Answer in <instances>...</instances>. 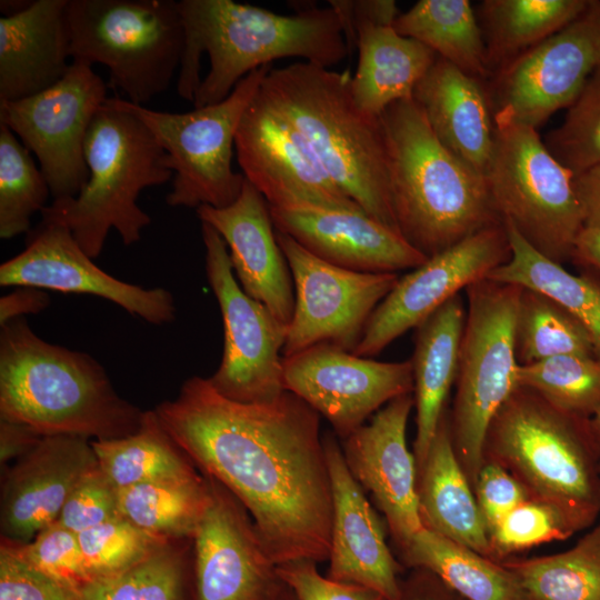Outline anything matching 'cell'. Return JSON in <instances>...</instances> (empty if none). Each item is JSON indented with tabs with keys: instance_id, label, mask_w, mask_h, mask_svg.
Here are the masks:
<instances>
[{
	"instance_id": "58",
	"label": "cell",
	"mask_w": 600,
	"mask_h": 600,
	"mask_svg": "<svg viewBox=\"0 0 600 600\" xmlns=\"http://www.w3.org/2000/svg\"><path fill=\"white\" fill-rule=\"evenodd\" d=\"M599 471H600V467H599Z\"/></svg>"
},
{
	"instance_id": "15",
	"label": "cell",
	"mask_w": 600,
	"mask_h": 600,
	"mask_svg": "<svg viewBox=\"0 0 600 600\" xmlns=\"http://www.w3.org/2000/svg\"><path fill=\"white\" fill-rule=\"evenodd\" d=\"M293 287L294 310L282 357L317 344L353 352L378 304L399 280L397 272H359L331 264L276 230Z\"/></svg>"
},
{
	"instance_id": "48",
	"label": "cell",
	"mask_w": 600,
	"mask_h": 600,
	"mask_svg": "<svg viewBox=\"0 0 600 600\" xmlns=\"http://www.w3.org/2000/svg\"><path fill=\"white\" fill-rule=\"evenodd\" d=\"M277 573L298 600H387L371 588L322 576L317 569V562L310 560L277 566Z\"/></svg>"
},
{
	"instance_id": "51",
	"label": "cell",
	"mask_w": 600,
	"mask_h": 600,
	"mask_svg": "<svg viewBox=\"0 0 600 600\" xmlns=\"http://www.w3.org/2000/svg\"><path fill=\"white\" fill-rule=\"evenodd\" d=\"M397 600H466L426 569H410Z\"/></svg>"
},
{
	"instance_id": "30",
	"label": "cell",
	"mask_w": 600,
	"mask_h": 600,
	"mask_svg": "<svg viewBox=\"0 0 600 600\" xmlns=\"http://www.w3.org/2000/svg\"><path fill=\"white\" fill-rule=\"evenodd\" d=\"M356 33L359 59L351 78L352 96L366 113L380 117L390 104L412 99L437 54L399 34L392 24L367 21L357 27Z\"/></svg>"
},
{
	"instance_id": "17",
	"label": "cell",
	"mask_w": 600,
	"mask_h": 600,
	"mask_svg": "<svg viewBox=\"0 0 600 600\" xmlns=\"http://www.w3.org/2000/svg\"><path fill=\"white\" fill-rule=\"evenodd\" d=\"M282 379L342 440L382 406L413 391L411 360L381 362L326 343L283 357Z\"/></svg>"
},
{
	"instance_id": "12",
	"label": "cell",
	"mask_w": 600,
	"mask_h": 600,
	"mask_svg": "<svg viewBox=\"0 0 600 600\" xmlns=\"http://www.w3.org/2000/svg\"><path fill=\"white\" fill-rule=\"evenodd\" d=\"M201 237L207 278L220 307L224 334L221 362L208 380L229 400L248 404L273 403L287 391L280 353L288 326L242 290L221 236L201 222Z\"/></svg>"
},
{
	"instance_id": "43",
	"label": "cell",
	"mask_w": 600,
	"mask_h": 600,
	"mask_svg": "<svg viewBox=\"0 0 600 600\" xmlns=\"http://www.w3.org/2000/svg\"><path fill=\"white\" fill-rule=\"evenodd\" d=\"M91 580L122 572L173 541L119 516L78 534Z\"/></svg>"
},
{
	"instance_id": "57",
	"label": "cell",
	"mask_w": 600,
	"mask_h": 600,
	"mask_svg": "<svg viewBox=\"0 0 600 600\" xmlns=\"http://www.w3.org/2000/svg\"><path fill=\"white\" fill-rule=\"evenodd\" d=\"M271 600H298V598L296 597L293 591L281 580V583Z\"/></svg>"
},
{
	"instance_id": "56",
	"label": "cell",
	"mask_w": 600,
	"mask_h": 600,
	"mask_svg": "<svg viewBox=\"0 0 600 600\" xmlns=\"http://www.w3.org/2000/svg\"><path fill=\"white\" fill-rule=\"evenodd\" d=\"M590 431L600 454V409L589 419Z\"/></svg>"
},
{
	"instance_id": "37",
	"label": "cell",
	"mask_w": 600,
	"mask_h": 600,
	"mask_svg": "<svg viewBox=\"0 0 600 600\" xmlns=\"http://www.w3.org/2000/svg\"><path fill=\"white\" fill-rule=\"evenodd\" d=\"M210 497L208 479L160 481L117 490L121 517L168 540H192Z\"/></svg>"
},
{
	"instance_id": "32",
	"label": "cell",
	"mask_w": 600,
	"mask_h": 600,
	"mask_svg": "<svg viewBox=\"0 0 600 600\" xmlns=\"http://www.w3.org/2000/svg\"><path fill=\"white\" fill-rule=\"evenodd\" d=\"M511 256L487 279L531 289L551 298L588 330L593 353L600 360V282L588 274H573L537 251L508 223H503Z\"/></svg>"
},
{
	"instance_id": "18",
	"label": "cell",
	"mask_w": 600,
	"mask_h": 600,
	"mask_svg": "<svg viewBox=\"0 0 600 600\" xmlns=\"http://www.w3.org/2000/svg\"><path fill=\"white\" fill-rule=\"evenodd\" d=\"M503 223L487 227L451 248L428 258L399 278L369 318L352 353L371 358L406 331L417 328L448 300L509 260Z\"/></svg>"
},
{
	"instance_id": "36",
	"label": "cell",
	"mask_w": 600,
	"mask_h": 600,
	"mask_svg": "<svg viewBox=\"0 0 600 600\" xmlns=\"http://www.w3.org/2000/svg\"><path fill=\"white\" fill-rule=\"evenodd\" d=\"M500 563L518 579L527 600H600V523L566 551Z\"/></svg>"
},
{
	"instance_id": "13",
	"label": "cell",
	"mask_w": 600,
	"mask_h": 600,
	"mask_svg": "<svg viewBox=\"0 0 600 600\" xmlns=\"http://www.w3.org/2000/svg\"><path fill=\"white\" fill-rule=\"evenodd\" d=\"M107 99V84L92 66L72 61L50 88L0 102V122L38 158L53 200L77 197L87 183L84 141Z\"/></svg>"
},
{
	"instance_id": "33",
	"label": "cell",
	"mask_w": 600,
	"mask_h": 600,
	"mask_svg": "<svg viewBox=\"0 0 600 600\" xmlns=\"http://www.w3.org/2000/svg\"><path fill=\"white\" fill-rule=\"evenodd\" d=\"M590 0H484L480 6L490 78L573 21Z\"/></svg>"
},
{
	"instance_id": "26",
	"label": "cell",
	"mask_w": 600,
	"mask_h": 600,
	"mask_svg": "<svg viewBox=\"0 0 600 600\" xmlns=\"http://www.w3.org/2000/svg\"><path fill=\"white\" fill-rule=\"evenodd\" d=\"M412 99L453 154L486 177L494 144V122L484 82L437 56Z\"/></svg>"
},
{
	"instance_id": "54",
	"label": "cell",
	"mask_w": 600,
	"mask_h": 600,
	"mask_svg": "<svg viewBox=\"0 0 600 600\" xmlns=\"http://www.w3.org/2000/svg\"><path fill=\"white\" fill-rule=\"evenodd\" d=\"M584 227H600V164L573 178Z\"/></svg>"
},
{
	"instance_id": "38",
	"label": "cell",
	"mask_w": 600,
	"mask_h": 600,
	"mask_svg": "<svg viewBox=\"0 0 600 600\" xmlns=\"http://www.w3.org/2000/svg\"><path fill=\"white\" fill-rule=\"evenodd\" d=\"M564 354L594 357L588 330L551 298L522 288L516 320L519 364Z\"/></svg>"
},
{
	"instance_id": "55",
	"label": "cell",
	"mask_w": 600,
	"mask_h": 600,
	"mask_svg": "<svg viewBox=\"0 0 600 600\" xmlns=\"http://www.w3.org/2000/svg\"><path fill=\"white\" fill-rule=\"evenodd\" d=\"M572 260L584 268L600 271V227H584L573 249Z\"/></svg>"
},
{
	"instance_id": "23",
	"label": "cell",
	"mask_w": 600,
	"mask_h": 600,
	"mask_svg": "<svg viewBox=\"0 0 600 600\" xmlns=\"http://www.w3.org/2000/svg\"><path fill=\"white\" fill-rule=\"evenodd\" d=\"M336 437L330 431L323 434L333 506L327 577L397 600L404 567L389 549L383 524L350 473Z\"/></svg>"
},
{
	"instance_id": "6",
	"label": "cell",
	"mask_w": 600,
	"mask_h": 600,
	"mask_svg": "<svg viewBox=\"0 0 600 600\" xmlns=\"http://www.w3.org/2000/svg\"><path fill=\"white\" fill-rule=\"evenodd\" d=\"M89 179L73 198L53 200L41 222L67 227L92 259L114 229L124 246L141 239L150 216L138 206L144 188L173 178L169 157L142 120L119 97L108 98L96 113L84 141Z\"/></svg>"
},
{
	"instance_id": "45",
	"label": "cell",
	"mask_w": 600,
	"mask_h": 600,
	"mask_svg": "<svg viewBox=\"0 0 600 600\" xmlns=\"http://www.w3.org/2000/svg\"><path fill=\"white\" fill-rule=\"evenodd\" d=\"M8 543L30 564L72 590L79 591L91 581L78 534L59 521L28 543Z\"/></svg>"
},
{
	"instance_id": "19",
	"label": "cell",
	"mask_w": 600,
	"mask_h": 600,
	"mask_svg": "<svg viewBox=\"0 0 600 600\" xmlns=\"http://www.w3.org/2000/svg\"><path fill=\"white\" fill-rule=\"evenodd\" d=\"M0 286L98 296L156 326L176 318L170 291L146 289L101 270L72 232L58 223L40 222L28 233L26 248L0 266Z\"/></svg>"
},
{
	"instance_id": "29",
	"label": "cell",
	"mask_w": 600,
	"mask_h": 600,
	"mask_svg": "<svg viewBox=\"0 0 600 600\" xmlns=\"http://www.w3.org/2000/svg\"><path fill=\"white\" fill-rule=\"evenodd\" d=\"M417 493L423 527L491 559L484 519L452 446L449 410L418 472Z\"/></svg>"
},
{
	"instance_id": "40",
	"label": "cell",
	"mask_w": 600,
	"mask_h": 600,
	"mask_svg": "<svg viewBox=\"0 0 600 600\" xmlns=\"http://www.w3.org/2000/svg\"><path fill=\"white\" fill-rule=\"evenodd\" d=\"M186 549L170 541L122 572L91 580L78 600H186Z\"/></svg>"
},
{
	"instance_id": "1",
	"label": "cell",
	"mask_w": 600,
	"mask_h": 600,
	"mask_svg": "<svg viewBox=\"0 0 600 600\" xmlns=\"http://www.w3.org/2000/svg\"><path fill=\"white\" fill-rule=\"evenodd\" d=\"M154 412L204 477L247 509L276 566L329 559L331 480L320 414L308 403L289 391L273 403H240L194 376Z\"/></svg>"
},
{
	"instance_id": "11",
	"label": "cell",
	"mask_w": 600,
	"mask_h": 600,
	"mask_svg": "<svg viewBox=\"0 0 600 600\" xmlns=\"http://www.w3.org/2000/svg\"><path fill=\"white\" fill-rule=\"evenodd\" d=\"M271 68L250 72L224 100L188 112L157 111L123 99L169 157L173 171L169 206L224 208L237 200L246 180L231 167L237 129Z\"/></svg>"
},
{
	"instance_id": "42",
	"label": "cell",
	"mask_w": 600,
	"mask_h": 600,
	"mask_svg": "<svg viewBox=\"0 0 600 600\" xmlns=\"http://www.w3.org/2000/svg\"><path fill=\"white\" fill-rule=\"evenodd\" d=\"M544 143L574 176L600 164V67Z\"/></svg>"
},
{
	"instance_id": "25",
	"label": "cell",
	"mask_w": 600,
	"mask_h": 600,
	"mask_svg": "<svg viewBox=\"0 0 600 600\" xmlns=\"http://www.w3.org/2000/svg\"><path fill=\"white\" fill-rule=\"evenodd\" d=\"M276 230L316 257L359 272L416 269L427 257L397 231L362 211L270 207Z\"/></svg>"
},
{
	"instance_id": "41",
	"label": "cell",
	"mask_w": 600,
	"mask_h": 600,
	"mask_svg": "<svg viewBox=\"0 0 600 600\" xmlns=\"http://www.w3.org/2000/svg\"><path fill=\"white\" fill-rule=\"evenodd\" d=\"M50 194L31 152L0 122V238L29 233L31 218L47 207Z\"/></svg>"
},
{
	"instance_id": "44",
	"label": "cell",
	"mask_w": 600,
	"mask_h": 600,
	"mask_svg": "<svg viewBox=\"0 0 600 600\" xmlns=\"http://www.w3.org/2000/svg\"><path fill=\"white\" fill-rule=\"evenodd\" d=\"M576 532L570 521L558 509L529 498L489 531L491 559L501 562L517 552L568 539Z\"/></svg>"
},
{
	"instance_id": "14",
	"label": "cell",
	"mask_w": 600,
	"mask_h": 600,
	"mask_svg": "<svg viewBox=\"0 0 600 600\" xmlns=\"http://www.w3.org/2000/svg\"><path fill=\"white\" fill-rule=\"evenodd\" d=\"M600 67V0L491 77L493 119L537 129L568 109Z\"/></svg>"
},
{
	"instance_id": "24",
	"label": "cell",
	"mask_w": 600,
	"mask_h": 600,
	"mask_svg": "<svg viewBox=\"0 0 600 600\" xmlns=\"http://www.w3.org/2000/svg\"><path fill=\"white\" fill-rule=\"evenodd\" d=\"M197 214L226 242L242 290L289 326L294 310V287L263 196L246 179L234 202L224 208L200 206Z\"/></svg>"
},
{
	"instance_id": "7",
	"label": "cell",
	"mask_w": 600,
	"mask_h": 600,
	"mask_svg": "<svg viewBox=\"0 0 600 600\" xmlns=\"http://www.w3.org/2000/svg\"><path fill=\"white\" fill-rule=\"evenodd\" d=\"M483 456L518 479L529 498L563 513L577 532L598 518L600 454L589 419L564 413L517 386L488 428Z\"/></svg>"
},
{
	"instance_id": "53",
	"label": "cell",
	"mask_w": 600,
	"mask_h": 600,
	"mask_svg": "<svg viewBox=\"0 0 600 600\" xmlns=\"http://www.w3.org/2000/svg\"><path fill=\"white\" fill-rule=\"evenodd\" d=\"M43 436L32 428L0 419V461L1 464L17 460L29 452Z\"/></svg>"
},
{
	"instance_id": "28",
	"label": "cell",
	"mask_w": 600,
	"mask_h": 600,
	"mask_svg": "<svg viewBox=\"0 0 600 600\" xmlns=\"http://www.w3.org/2000/svg\"><path fill=\"white\" fill-rule=\"evenodd\" d=\"M467 309L459 294L448 300L416 328L412 358L417 476L428 456L446 413L450 389L456 382Z\"/></svg>"
},
{
	"instance_id": "3",
	"label": "cell",
	"mask_w": 600,
	"mask_h": 600,
	"mask_svg": "<svg viewBox=\"0 0 600 600\" xmlns=\"http://www.w3.org/2000/svg\"><path fill=\"white\" fill-rule=\"evenodd\" d=\"M143 414L92 356L44 341L23 317L1 327L0 419L43 437L107 440L136 432Z\"/></svg>"
},
{
	"instance_id": "35",
	"label": "cell",
	"mask_w": 600,
	"mask_h": 600,
	"mask_svg": "<svg viewBox=\"0 0 600 600\" xmlns=\"http://www.w3.org/2000/svg\"><path fill=\"white\" fill-rule=\"evenodd\" d=\"M394 30L483 82L490 78L483 33L468 0H420L398 16Z\"/></svg>"
},
{
	"instance_id": "46",
	"label": "cell",
	"mask_w": 600,
	"mask_h": 600,
	"mask_svg": "<svg viewBox=\"0 0 600 600\" xmlns=\"http://www.w3.org/2000/svg\"><path fill=\"white\" fill-rule=\"evenodd\" d=\"M119 516L117 489L97 466L73 488L58 521L79 534Z\"/></svg>"
},
{
	"instance_id": "16",
	"label": "cell",
	"mask_w": 600,
	"mask_h": 600,
	"mask_svg": "<svg viewBox=\"0 0 600 600\" xmlns=\"http://www.w3.org/2000/svg\"><path fill=\"white\" fill-rule=\"evenodd\" d=\"M244 178L269 207L362 211L329 177L297 129L258 90L237 129Z\"/></svg>"
},
{
	"instance_id": "34",
	"label": "cell",
	"mask_w": 600,
	"mask_h": 600,
	"mask_svg": "<svg viewBox=\"0 0 600 600\" xmlns=\"http://www.w3.org/2000/svg\"><path fill=\"white\" fill-rule=\"evenodd\" d=\"M98 466L117 489L160 481L197 479L193 463L161 426L154 410L126 437L91 440Z\"/></svg>"
},
{
	"instance_id": "49",
	"label": "cell",
	"mask_w": 600,
	"mask_h": 600,
	"mask_svg": "<svg viewBox=\"0 0 600 600\" xmlns=\"http://www.w3.org/2000/svg\"><path fill=\"white\" fill-rule=\"evenodd\" d=\"M489 531L529 494L521 482L500 464L484 460L473 488Z\"/></svg>"
},
{
	"instance_id": "39",
	"label": "cell",
	"mask_w": 600,
	"mask_h": 600,
	"mask_svg": "<svg viewBox=\"0 0 600 600\" xmlns=\"http://www.w3.org/2000/svg\"><path fill=\"white\" fill-rule=\"evenodd\" d=\"M517 383L573 417L590 419L600 409V360L593 356L564 354L519 364Z\"/></svg>"
},
{
	"instance_id": "20",
	"label": "cell",
	"mask_w": 600,
	"mask_h": 600,
	"mask_svg": "<svg viewBox=\"0 0 600 600\" xmlns=\"http://www.w3.org/2000/svg\"><path fill=\"white\" fill-rule=\"evenodd\" d=\"M210 497L192 539L194 600H271L281 583L247 509L206 477Z\"/></svg>"
},
{
	"instance_id": "9",
	"label": "cell",
	"mask_w": 600,
	"mask_h": 600,
	"mask_svg": "<svg viewBox=\"0 0 600 600\" xmlns=\"http://www.w3.org/2000/svg\"><path fill=\"white\" fill-rule=\"evenodd\" d=\"M464 290L468 307L449 427L473 489L484 462L488 428L518 386L516 320L522 288L484 278Z\"/></svg>"
},
{
	"instance_id": "21",
	"label": "cell",
	"mask_w": 600,
	"mask_h": 600,
	"mask_svg": "<svg viewBox=\"0 0 600 600\" xmlns=\"http://www.w3.org/2000/svg\"><path fill=\"white\" fill-rule=\"evenodd\" d=\"M411 393L398 397L342 440L347 467L373 497L398 550L423 528L417 493V464L407 446Z\"/></svg>"
},
{
	"instance_id": "2",
	"label": "cell",
	"mask_w": 600,
	"mask_h": 600,
	"mask_svg": "<svg viewBox=\"0 0 600 600\" xmlns=\"http://www.w3.org/2000/svg\"><path fill=\"white\" fill-rule=\"evenodd\" d=\"M184 48L178 94L194 108L224 100L250 72L273 60L302 58L330 68L349 54L329 8L297 7L279 14L232 0H179Z\"/></svg>"
},
{
	"instance_id": "8",
	"label": "cell",
	"mask_w": 600,
	"mask_h": 600,
	"mask_svg": "<svg viewBox=\"0 0 600 600\" xmlns=\"http://www.w3.org/2000/svg\"><path fill=\"white\" fill-rule=\"evenodd\" d=\"M72 61L109 70L110 86L143 106L180 68L184 28L173 0H68Z\"/></svg>"
},
{
	"instance_id": "47",
	"label": "cell",
	"mask_w": 600,
	"mask_h": 600,
	"mask_svg": "<svg viewBox=\"0 0 600 600\" xmlns=\"http://www.w3.org/2000/svg\"><path fill=\"white\" fill-rule=\"evenodd\" d=\"M0 600H78V591L37 569L1 540Z\"/></svg>"
},
{
	"instance_id": "50",
	"label": "cell",
	"mask_w": 600,
	"mask_h": 600,
	"mask_svg": "<svg viewBox=\"0 0 600 600\" xmlns=\"http://www.w3.org/2000/svg\"><path fill=\"white\" fill-rule=\"evenodd\" d=\"M329 7L336 13L349 53L357 48V27L366 21L392 24L400 14L392 0H331Z\"/></svg>"
},
{
	"instance_id": "10",
	"label": "cell",
	"mask_w": 600,
	"mask_h": 600,
	"mask_svg": "<svg viewBox=\"0 0 600 600\" xmlns=\"http://www.w3.org/2000/svg\"><path fill=\"white\" fill-rule=\"evenodd\" d=\"M494 144L486 172L493 206L537 251L563 266L584 228L574 174L547 148L537 129L493 119Z\"/></svg>"
},
{
	"instance_id": "22",
	"label": "cell",
	"mask_w": 600,
	"mask_h": 600,
	"mask_svg": "<svg viewBox=\"0 0 600 600\" xmlns=\"http://www.w3.org/2000/svg\"><path fill=\"white\" fill-rule=\"evenodd\" d=\"M97 466L91 440L69 434L43 437L2 477L1 540L28 543L57 522L73 488Z\"/></svg>"
},
{
	"instance_id": "52",
	"label": "cell",
	"mask_w": 600,
	"mask_h": 600,
	"mask_svg": "<svg viewBox=\"0 0 600 600\" xmlns=\"http://www.w3.org/2000/svg\"><path fill=\"white\" fill-rule=\"evenodd\" d=\"M17 289L0 299V326L24 317L39 313L50 303L49 293L36 287H16Z\"/></svg>"
},
{
	"instance_id": "31",
	"label": "cell",
	"mask_w": 600,
	"mask_h": 600,
	"mask_svg": "<svg viewBox=\"0 0 600 600\" xmlns=\"http://www.w3.org/2000/svg\"><path fill=\"white\" fill-rule=\"evenodd\" d=\"M409 569H426L466 600H527L514 574L500 562L426 527L399 551Z\"/></svg>"
},
{
	"instance_id": "27",
	"label": "cell",
	"mask_w": 600,
	"mask_h": 600,
	"mask_svg": "<svg viewBox=\"0 0 600 600\" xmlns=\"http://www.w3.org/2000/svg\"><path fill=\"white\" fill-rule=\"evenodd\" d=\"M67 3L30 1L22 10L0 18V102L39 93L67 73Z\"/></svg>"
},
{
	"instance_id": "5",
	"label": "cell",
	"mask_w": 600,
	"mask_h": 600,
	"mask_svg": "<svg viewBox=\"0 0 600 600\" xmlns=\"http://www.w3.org/2000/svg\"><path fill=\"white\" fill-rule=\"evenodd\" d=\"M399 233L431 258L500 219L486 178L437 138L413 99L381 114Z\"/></svg>"
},
{
	"instance_id": "4",
	"label": "cell",
	"mask_w": 600,
	"mask_h": 600,
	"mask_svg": "<svg viewBox=\"0 0 600 600\" xmlns=\"http://www.w3.org/2000/svg\"><path fill=\"white\" fill-rule=\"evenodd\" d=\"M349 70L310 62L271 68L259 91L302 136L318 162L371 218L399 232L380 117L356 103Z\"/></svg>"
}]
</instances>
